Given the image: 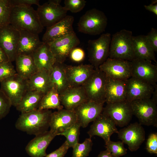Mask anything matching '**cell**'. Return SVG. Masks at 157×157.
I'll use <instances>...</instances> for the list:
<instances>
[{"mask_svg": "<svg viewBox=\"0 0 157 157\" xmlns=\"http://www.w3.org/2000/svg\"><path fill=\"white\" fill-rule=\"evenodd\" d=\"M9 24L18 31L25 30L38 35L44 29L36 10L31 6H12Z\"/></svg>", "mask_w": 157, "mask_h": 157, "instance_id": "6da1fadb", "label": "cell"}, {"mask_svg": "<svg viewBox=\"0 0 157 157\" xmlns=\"http://www.w3.org/2000/svg\"><path fill=\"white\" fill-rule=\"evenodd\" d=\"M52 113L49 110L37 109L21 113L15 123V127L28 134L36 136L48 131Z\"/></svg>", "mask_w": 157, "mask_h": 157, "instance_id": "7a4b0ae2", "label": "cell"}, {"mask_svg": "<svg viewBox=\"0 0 157 157\" xmlns=\"http://www.w3.org/2000/svg\"><path fill=\"white\" fill-rule=\"evenodd\" d=\"M131 31L123 29L113 35L110 44L109 58L131 61L135 59Z\"/></svg>", "mask_w": 157, "mask_h": 157, "instance_id": "3957f363", "label": "cell"}, {"mask_svg": "<svg viewBox=\"0 0 157 157\" xmlns=\"http://www.w3.org/2000/svg\"><path fill=\"white\" fill-rule=\"evenodd\" d=\"M107 24L108 19L104 13L93 8L81 17L78 23V30L85 34L98 35L105 31Z\"/></svg>", "mask_w": 157, "mask_h": 157, "instance_id": "277c9868", "label": "cell"}, {"mask_svg": "<svg viewBox=\"0 0 157 157\" xmlns=\"http://www.w3.org/2000/svg\"><path fill=\"white\" fill-rule=\"evenodd\" d=\"M111 35L109 33L102 34L96 39L88 42L89 60L95 69L109 58Z\"/></svg>", "mask_w": 157, "mask_h": 157, "instance_id": "5b68a950", "label": "cell"}, {"mask_svg": "<svg viewBox=\"0 0 157 157\" xmlns=\"http://www.w3.org/2000/svg\"><path fill=\"white\" fill-rule=\"evenodd\" d=\"M130 103L133 115L141 124L157 127V104L151 98L134 100Z\"/></svg>", "mask_w": 157, "mask_h": 157, "instance_id": "8992f818", "label": "cell"}, {"mask_svg": "<svg viewBox=\"0 0 157 157\" xmlns=\"http://www.w3.org/2000/svg\"><path fill=\"white\" fill-rule=\"evenodd\" d=\"M107 79L106 75L99 68L82 86L88 101L98 104L105 102V86Z\"/></svg>", "mask_w": 157, "mask_h": 157, "instance_id": "52a82bcc", "label": "cell"}, {"mask_svg": "<svg viewBox=\"0 0 157 157\" xmlns=\"http://www.w3.org/2000/svg\"><path fill=\"white\" fill-rule=\"evenodd\" d=\"M0 90L10 100L12 105L16 107L28 90L27 80L17 73L0 82Z\"/></svg>", "mask_w": 157, "mask_h": 157, "instance_id": "ba28073f", "label": "cell"}, {"mask_svg": "<svg viewBox=\"0 0 157 157\" xmlns=\"http://www.w3.org/2000/svg\"><path fill=\"white\" fill-rule=\"evenodd\" d=\"M98 68L113 79L126 81L131 77V61L108 58Z\"/></svg>", "mask_w": 157, "mask_h": 157, "instance_id": "9c48e42d", "label": "cell"}, {"mask_svg": "<svg viewBox=\"0 0 157 157\" xmlns=\"http://www.w3.org/2000/svg\"><path fill=\"white\" fill-rule=\"evenodd\" d=\"M36 10L42 25L46 28L63 19L67 15V12L63 6L54 3L52 0L40 5Z\"/></svg>", "mask_w": 157, "mask_h": 157, "instance_id": "30bf717a", "label": "cell"}, {"mask_svg": "<svg viewBox=\"0 0 157 157\" xmlns=\"http://www.w3.org/2000/svg\"><path fill=\"white\" fill-rule=\"evenodd\" d=\"M102 112L110 118L116 126L120 127L128 125L133 115L130 102L126 100L107 104Z\"/></svg>", "mask_w": 157, "mask_h": 157, "instance_id": "8fae6325", "label": "cell"}, {"mask_svg": "<svg viewBox=\"0 0 157 157\" xmlns=\"http://www.w3.org/2000/svg\"><path fill=\"white\" fill-rule=\"evenodd\" d=\"M80 42L79 39L74 32L48 44L56 62L63 63L71 51L77 47Z\"/></svg>", "mask_w": 157, "mask_h": 157, "instance_id": "7c38bea8", "label": "cell"}, {"mask_svg": "<svg viewBox=\"0 0 157 157\" xmlns=\"http://www.w3.org/2000/svg\"><path fill=\"white\" fill-rule=\"evenodd\" d=\"M19 36V31L10 24L0 28V47L11 62L15 60L17 55Z\"/></svg>", "mask_w": 157, "mask_h": 157, "instance_id": "4fadbf2b", "label": "cell"}, {"mask_svg": "<svg viewBox=\"0 0 157 157\" xmlns=\"http://www.w3.org/2000/svg\"><path fill=\"white\" fill-rule=\"evenodd\" d=\"M131 77L145 81L154 86L157 85V66L152 61L135 58L131 61Z\"/></svg>", "mask_w": 157, "mask_h": 157, "instance_id": "5bb4252c", "label": "cell"}, {"mask_svg": "<svg viewBox=\"0 0 157 157\" xmlns=\"http://www.w3.org/2000/svg\"><path fill=\"white\" fill-rule=\"evenodd\" d=\"M117 134L119 138L128 145L131 151L137 150L145 139L144 129L141 124L137 122L120 129Z\"/></svg>", "mask_w": 157, "mask_h": 157, "instance_id": "9a60e30c", "label": "cell"}, {"mask_svg": "<svg viewBox=\"0 0 157 157\" xmlns=\"http://www.w3.org/2000/svg\"><path fill=\"white\" fill-rule=\"evenodd\" d=\"M118 132L113 120L102 112L93 121L88 133L91 138L95 135L101 138L106 143L110 140L113 134Z\"/></svg>", "mask_w": 157, "mask_h": 157, "instance_id": "2e32d148", "label": "cell"}, {"mask_svg": "<svg viewBox=\"0 0 157 157\" xmlns=\"http://www.w3.org/2000/svg\"><path fill=\"white\" fill-rule=\"evenodd\" d=\"M77 122L74 110L61 109L52 113L50 117V131L57 135L69 128Z\"/></svg>", "mask_w": 157, "mask_h": 157, "instance_id": "e0dca14e", "label": "cell"}, {"mask_svg": "<svg viewBox=\"0 0 157 157\" xmlns=\"http://www.w3.org/2000/svg\"><path fill=\"white\" fill-rule=\"evenodd\" d=\"M126 100L128 102H130L134 100L151 98L154 86L132 77L126 80Z\"/></svg>", "mask_w": 157, "mask_h": 157, "instance_id": "ac0fdd59", "label": "cell"}, {"mask_svg": "<svg viewBox=\"0 0 157 157\" xmlns=\"http://www.w3.org/2000/svg\"><path fill=\"white\" fill-rule=\"evenodd\" d=\"M74 21L73 16L67 15L58 22L47 27L42 38V42L49 44L56 40L74 32L73 28Z\"/></svg>", "mask_w": 157, "mask_h": 157, "instance_id": "d6986e66", "label": "cell"}, {"mask_svg": "<svg viewBox=\"0 0 157 157\" xmlns=\"http://www.w3.org/2000/svg\"><path fill=\"white\" fill-rule=\"evenodd\" d=\"M95 69L91 64L65 65V71L70 87L82 86L88 80Z\"/></svg>", "mask_w": 157, "mask_h": 157, "instance_id": "ffe728a7", "label": "cell"}, {"mask_svg": "<svg viewBox=\"0 0 157 157\" xmlns=\"http://www.w3.org/2000/svg\"><path fill=\"white\" fill-rule=\"evenodd\" d=\"M104 104L88 101L76 108L74 111L81 127L85 128L93 122L102 113Z\"/></svg>", "mask_w": 157, "mask_h": 157, "instance_id": "44dd1931", "label": "cell"}, {"mask_svg": "<svg viewBox=\"0 0 157 157\" xmlns=\"http://www.w3.org/2000/svg\"><path fill=\"white\" fill-rule=\"evenodd\" d=\"M60 101L65 109L74 110L88 101L82 86L69 87L59 94Z\"/></svg>", "mask_w": 157, "mask_h": 157, "instance_id": "7402d4cb", "label": "cell"}, {"mask_svg": "<svg viewBox=\"0 0 157 157\" xmlns=\"http://www.w3.org/2000/svg\"><path fill=\"white\" fill-rule=\"evenodd\" d=\"M57 135L50 130L35 136L26 145L25 149L31 157H44L47 155L46 150Z\"/></svg>", "mask_w": 157, "mask_h": 157, "instance_id": "603a6c76", "label": "cell"}, {"mask_svg": "<svg viewBox=\"0 0 157 157\" xmlns=\"http://www.w3.org/2000/svg\"><path fill=\"white\" fill-rule=\"evenodd\" d=\"M126 81L107 77L105 86V102L107 104L126 100Z\"/></svg>", "mask_w": 157, "mask_h": 157, "instance_id": "cb8c5ba5", "label": "cell"}, {"mask_svg": "<svg viewBox=\"0 0 157 157\" xmlns=\"http://www.w3.org/2000/svg\"><path fill=\"white\" fill-rule=\"evenodd\" d=\"M19 39L17 48L18 54L31 55L43 43L38 35L25 30L19 31Z\"/></svg>", "mask_w": 157, "mask_h": 157, "instance_id": "d4e9b609", "label": "cell"}, {"mask_svg": "<svg viewBox=\"0 0 157 157\" xmlns=\"http://www.w3.org/2000/svg\"><path fill=\"white\" fill-rule=\"evenodd\" d=\"M132 42L135 59H145L156 63L155 52L146 35L133 36Z\"/></svg>", "mask_w": 157, "mask_h": 157, "instance_id": "484cf974", "label": "cell"}, {"mask_svg": "<svg viewBox=\"0 0 157 157\" xmlns=\"http://www.w3.org/2000/svg\"><path fill=\"white\" fill-rule=\"evenodd\" d=\"M38 71H49L56 62L49 44L43 42L33 54Z\"/></svg>", "mask_w": 157, "mask_h": 157, "instance_id": "4316f807", "label": "cell"}, {"mask_svg": "<svg viewBox=\"0 0 157 157\" xmlns=\"http://www.w3.org/2000/svg\"><path fill=\"white\" fill-rule=\"evenodd\" d=\"M28 90L36 91L44 94L52 88L49 71H38L27 80Z\"/></svg>", "mask_w": 157, "mask_h": 157, "instance_id": "83f0119b", "label": "cell"}, {"mask_svg": "<svg viewBox=\"0 0 157 157\" xmlns=\"http://www.w3.org/2000/svg\"><path fill=\"white\" fill-rule=\"evenodd\" d=\"M65 65L63 63L56 62L49 71L52 87L59 94L70 87L65 72Z\"/></svg>", "mask_w": 157, "mask_h": 157, "instance_id": "f1b7e54d", "label": "cell"}, {"mask_svg": "<svg viewBox=\"0 0 157 157\" xmlns=\"http://www.w3.org/2000/svg\"><path fill=\"white\" fill-rule=\"evenodd\" d=\"M16 72L26 80L29 79L38 70L32 55H17L15 60Z\"/></svg>", "mask_w": 157, "mask_h": 157, "instance_id": "f546056e", "label": "cell"}, {"mask_svg": "<svg viewBox=\"0 0 157 157\" xmlns=\"http://www.w3.org/2000/svg\"><path fill=\"white\" fill-rule=\"evenodd\" d=\"M44 94L35 90H28L16 107L21 113H26L38 109Z\"/></svg>", "mask_w": 157, "mask_h": 157, "instance_id": "4dcf8cb0", "label": "cell"}, {"mask_svg": "<svg viewBox=\"0 0 157 157\" xmlns=\"http://www.w3.org/2000/svg\"><path fill=\"white\" fill-rule=\"evenodd\" d=\"M63 108L60 100L59 94L52 88L43 95L40 101L38 109L40 110Z\"/></svg>", "mask_w": 157, "mask_h": 157, "instance_id": "1f68e13d", "label": "cell"}, {"mask_svg": "<svg viewBox=\"0 0 157 157\" xmlns=\"http://www.w3.org/2000/svg\"><path fill=\"white\" fill-rule=\"evenodd\" d=\"M80 127V124L77 122L69 128L58 134V135H63L66 138V140L69 148H73L78 143Z\"/></svg>", "mask_w": 157, "mask_h": 157, "instance_id": "d6a6232c", "label": "cell"}, {"mask_svg": "<svg viewBox=\"0 0 157 157\" xmlns=\"http://www.w3.org/2000/svg\"><path fill=\"white\" fill-rule=\"evenodd\" d=\"M92 144L90 138L85 139L82 143H77L72 148V157H87L91 150Z\"/></svg>", "mask_w": 157, "mask_h": 157, "instance_id": "836d02e7", "label": "cell"}, {"mask_svg": "<svg viewBox=\"0 0 157 157\" xmlns=\"http://www.w3.org/2000/svg\"><path fill=\"white\" fill-rule=\"evenodd\" d=\"M12 7L10 0H0V28L9 24Z\"/></svg>", "mask_w": 157, "mask_h": 157, "instance_id": "e575fe53", "label": "cell"}, {"mask_svg": "<svg viewBox=\"0 0 157 157\" xmlns=\"http://www.w3.org/2000/svg\"><path fill=\"white\" fill-rule=\"evenodd\" d=\"M106 149L116 157H120L127 153V149L124 146L122 141L114 142L110 140L105 143Z\"/></svg>", "mask_w": 157, "mask_h": 157, "instance_id": "d590c367", "label": "cell"}, {"mask_svg": "<svg viewBox=\"0 0 157 157\" xmlns=\"http://www.w3.org/2000/svg\"><path fill=\"white\" fill-rule=\"evenodd\" d=\"M86 1L84 0H65V10L73 13H77L82 10L85 6Z\"/></svg>", "mask_w": 157, "mask_h": 157, "instance_id": "8d00e7d4", "label": "cell"}, {"mask_svg": "<svg viewBox=\"0 0 157 157\" xmlns=\"http://www.w3.org/2000/svg\"><path fill=\"white\" fill-rule=\"evenodd\" d=\"M17 73L12 62L8 61L0 65V83Z\"/></svg>", "mask_w": 157, "mask_h": 157, "instance_id": "74e56055", "label": "cell"}, {"mask_svg": "<svg viewBox=\"0 0 157 157\" xmlns=\"http://www.w3.org/2000/svg\"><path fill=\"white\" fill-rule=\"evenodd\" d=\"M11 106L9 98L0 89V120L8 113Z\"/></svg>", "mask_w": 157, "mask_h": 157, "instance_id": "f35d334b", "label": "cell"}, {"mask_svg": "<svg viewBox=\"0 0 157 157\" xmlns=\"http://www.w3.org/2000/svg\"><path fill=\"white\" fill-rule=\"evenodd\" d=\"M147 151L151 154H157V133L151 134L149 136L146 143Z\"/></svg>", "mask_w": 157, "mask_h": 157, "instance_id": "ab89813d", "label": "cell"}, {"mask_svg": "<svg viewBox=\"0 0 157 157\" xmlns=\"http://www.w3.org/2000/svg\"><path fill=\"white\" fill-rule=\"evenodd\" d=\"M69 56L71 60L74 62L79 63L84 60L85 57V53L82 48L77 47L71 51Z\"/></svg>", "mask_w": 157, "mask_h": 157, "instance_id": "60d3db41", "label": "cell"}, {"mask_svg": "<svg viewBox=\"0 0 157 157\" xmlns=\"http://www.w3.org/2000/svg\"><path fill=\"white\" fill-rule=\"evenodd\" d=\"M69 148L66 140L58 148L51 153L47 154L45 157H64Z\"/></svg>", "mask_w": 157, "mask_h": 157, "instance_id": "b9f144b4", "label": "cell"}, {"mask_svg": "<svg viewBox=\"0 0 157 157\" xmlns=\"http://www.w3.org/2000/svg\"><path fill=\"white\" fill-rule=\"evenodd\" d=\"M147 39L155 52L157 51V30L152 28L146 35Z\"/></svg>", "mask_w": 157, "mask_h": 157, "instance_id": "7bdbcfd3", "label": "cell"}, {"mask_svg": "<svg viewBox=\"0 0 157 157\" xmlns=\"http://www.w3.org/2000/svg\"><path fill=\"white\" fill-rule=\"evenodd\" d=\"M12 6L23 5L31 6L32 5H35L39 6V0H10Z\"/></svg>", "mask_w": 157, "mask_h": 157, "instance_id": "ee69618b", "label": "cell"}, {"mask_svg": "<svg viewBox=\"0 0 157 157\" xmlns=\"http://www.w3.org/2000/svg\"><path fill=\"white\" fill-rule=\"evenodd\" d=\"M145 9L151 12L154 13L156 15H157V4H153L151 3L148 5H144Z\"/></svg>", "mask_w": 157, "mask_h": 157, "instance_id": "f6af8a7d", "label": "cell"}, {"mask_svg": "<svg viewBox=\"0 0 157 157\" xmlns=\"http://www.w3.org/2000/svg\"><path fill=\"white\" fill-rule=\"evenodd\" d=\"M9 61L6 55L0 47V65Z\"/></svg>", "mask_w": 157, "mask_h": 157, "instance_id": "bcb514c9", "label": "cell"}, {"mask_svg": "<svg viewBox=\"0 0 157 157\" xmlns=\"http://www.w3.org/2000/svg\"><path fill=\"white\" fill-rule=\"evenodd\" d=\"M97 157H116L109 151L106 149L101 151Z\"/></svg>", "mask_w": 157, "mask_h": 157, "instance_id": "7dc6e473", "label": "cell"}, {"mask_svg": "<svg viewBox=\"0 0 157 157\" xmlns=\"http://www.w3.org/2000/svg\"><path fill=\"white\" fill-rule=\"evenodd\" d=\"M152 96L151 99L157 104V85L154 86V89Z\"/></svg>", "mask_w": 157, "mask_h": 157, "instance_id": "c3c4849f", "label": "cell"}]
</instances>
